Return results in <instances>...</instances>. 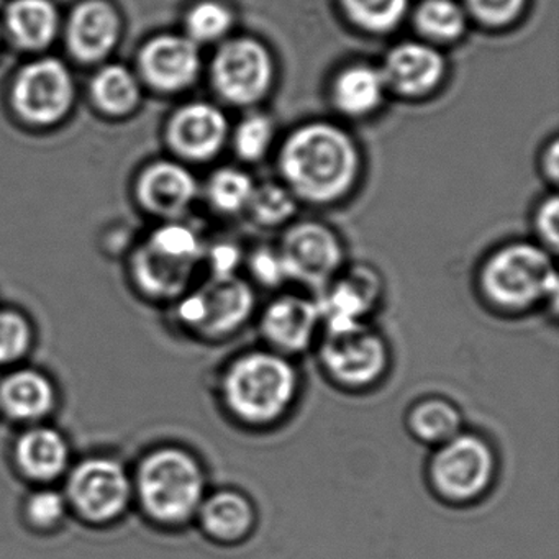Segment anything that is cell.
Listing matches in <instances>:
<instances>
[{
  "instance_id": "836d02e7",
  "label": "cell",
  "mask_w": 559,
  "mask_h": 559,
  "mask_svg": "<svg viewBox=\"0 0 559 559\" xmlns=\"http://www.w3.org/2000/svg\"><path fill=\"white\" fill-rule=\"evenodd\" d=\"M67 513V499L57 490L44 489L32 493L25 506L28 522L37 528H53Z\"/></svg>"
},
{
  "instance_id": "1f68e13d",
  "label": "cell",
  "mask_w": 559,
  "mask_h": 559,
  "mask_svg": "<svg viewBox=\"0 0 559 559\" xmlns=\"http://www.w3.org/2000/svg\"><path fill=\"white\" fill-rule=\"evenodd\" d=\"M34 340L31 323L14 310H0V365L19 361Z\"/></svg>"
},
{
  "instance_id": "e0dca14e",
  "label": "cell",
  "mask_w": 559,
  "mask_h": 559,
  "mask_svg": "<svg viewBox=\"0 0 559 559\" xmlns=\"http://www.w3.org/2000/svg\"><path fill=\"white\" fill-rule=\"evenodd\" d=\"M120 37V19L106 0H84L74 9L67 27V44L84 63L104 60Z\"/></svg>"
},
{
  "instance_id": "4316f807",
  "label": "cell",
  "mask_w": 559,
  "mask_h": 559,
  "mask_svg": "<svg viewBox=\"0 0 559 559\" xmlns=\"http://www.w3.org/2000/svg\"><path fill=\"white\" fill-rule=\"evenodd\" d=\"M415 22L418 31L431 40H457L466 31V15L453 0H425Z\"/></svg>"
},
{
  "instance_id": "f1b7e54d",
  "label": "cell",
  "mask_w": 559,
  "mask_h": 559,
  "mask_svg": "<svg viewBox=\"0 0 559 559\" xmlns=\"http://www.w3.org/2000/svg\"><path fill=\"white\" fill-rule=\"evenodd\" d=\"M254 186L245 173L224 168L209 181V201L222 214H237L248 207Z\"/></svg>"
},
{
  "instance_id": "f35d334b",
  "label": "cell",
  "mask_w": 559,
  "mask_h": 559,
  "mask_svg": "<svg viewBox=\"0 0 559 559\" xmlns=\"http://www.w3.org/2000/svg\"><path fill=\"white\" fill-rule=\"evenodd\" d=\"M545 171L551 181H558L559 176V146L552 142L545 155Z\"/></svg>"
},
{
  "instance_id": "74e56055",
  "label": "cell",
  "mask_w": 559,
  "mask_h": 559,
  "mask_svg": "<svg viewBox=\"0 0 559 559\" xmlns=\"http://www.w3.org/2000/svg\"><path fill=\"white\" fill-rule=\"evenodd\" d=\"M241 261V253L234 245H217L212 248L209 254V263L212 267V276H227V274H235L238 264Z\"/></svg>"
},
{
  "instance_id": "603a6c76",
  "label": "cell",
  "mask_w": 559,
  "mask_h": 559,
  "mask_svg": "<svg viewBox=\"0 0 559 559\" xmlns=\"http://www.w3.org/2000/svg\"><path fill=\"white\" fill-rule=\"evenodd\" d=\"M5 25L19 47L44 50L57 37L60 15L51 0H14L5 11Z\"/></svg>"
},
{
  "instance_id": "4fadbf2b",
  "label": "cell",
  "mask_w": 559,
  "mask_h": 559,
  "mask_svg": "<svg viewBox=\"0 0 559 559\" xmlns=\"http://www.w3.org/2000/svg\"><path fill=\"white\" fill-rule=\"evenodd\" d=\"M322 325L319 302L300 294H281L260 313V333L267 348L289 358L307 352Z\"/></svg>"
},
{
  "instance_id": "6da1fadb",
  "label": "cell",
  "mask_w": 559,
  "mask_h": 559,
  "mask_svg": "<svg viewBox=\"0 0 559 559\" xmlns=\"http://www.w3.org/2000/svg\"><path fill=\"white\" fill-rule=\"evenodd\" d=\"M299 392L300 376L293 358L270 348L240 353L222 372V404L245 427L280 424L293 411Z\"/></svg>"
},
{
  "instance_id": "9a60e30c",
  "label": "cell",
  "mask_w": 559,
  "mask_h": 559,
  "mask_svg": "<svg viewBox=\"0 0 559 559\" xmlns=\"http://www.w3.org/2000/svg\"><path fill=\"white\" fill-rule=\"evenodd\" d=\"M140 70L155 90L163 93L186 90L201 71L198 44L179 35L153 38L140 53Z\"/></svg>"
},
{
  "instance_id": "5b68a950",
  "label": "cell",
  "mask_w": 559,
  "mask_h": 559,
  "mask_svg": "<svg viewBox=\"0 0 559 559\" xmlns=\"http://www.w3.org/2000/svg\"><path fill=\"white\" fill-rule=\"evenodd\" d=\"M497 476V454L483 435L461 431L433 448L427 464L428 486L438 499L466 506L483 499Z\"/></svg>"
},
{
  "instance_id": "e575fe53",
  "label": "cell",
  "mask_w": 559,
  "mask_h": 559,
  "mask_svg": "<svg viewBox=\"0 0 559 559\" xmlns=\"http://www.w3.org/2000/svg\"><path fill=\"white\" fill-rule=\"evenodd\" d=\"M471 14L487 27H506L522 14L525 0H466Z\"/></svg>"
},
{
  "instance_id": "d6a6232c",
  "label": "cell",
  "mask_w": 559,
  "mask_h": 559,
  "mask_svg": "<svg viewBox=\"0 0 559 559\" xmlns=\"http://www.w3.org/2000/svg\"><path fill=\"white\" fill-rule=\"evenodd\" d=\"M273 140V122L266 116L254 114L238 126L235 132V148L247 162L263 158Z\"/></svg>"
},
{
  "instance_id": "277c9868",
  "label": "cell",
  "mask_w": 559,
  "mask_h": 559,
  "mask_svg": "<svg viewBox=\"0 0 559 559\" xmlns=\"http://www.w3.org/2000/svg\"><path fill=\"white\" fill-rule=\"evenodd\" d=\"M205 471L188 450L158 448L140 464L136 492L150 519L176 526L198 515L205 499Z\"/></svg>"
},
{
  "instance_id": "3957f363",
  "label": "cell",
  "mask_w": 559,
  "mask_h": 559,
  "mask_svg": "<svg viewBox=\"0 0 559 559\" xmlns=\"http://www.w3.org/2000/svg\"><path fill=\"white\" fill-rule=\"evenodd\" d=\"M558 287L552 254L526 241L497 248L477 271L480 299L503 316H522L546 304L556 309Z\"/></svg>"
},
{
  "instance_id": "484cf974",
  "label": "cell",
  "mask_w": 559,
  "mask_h": 559,
  "mask_svg": "<svg viewBox=\"0 0 559 559\" xmlns=\"http://www.w3.org/2000/svg\"><path fill=\"white\" fill-rule=\"evenodd\" d=\"M94 103L109 116H127L140 100L135 76L122 64L104 67L91 84Z\"/></svg>"
},
{
  "instance_id": "7c38bea8",
  "label": "cell",
  "mask_w": 559,
  "mask_h": 559,
  "mask_svg": "<svg viewBox=\"0 0 559 559\" xmlns=\"http://www.w3.org/2000/svg\"><path fill=\"white\" fill-rule=\"evenodd\" d=\"M12 100L22 119L35 126H51L70 112L74 83L70 70L55 58L27 64L15 78Z\"/></svg>"
},
{
  "instance_id": "5bb4252c",
  "label": "cell",
  "mask_w": 559,
  "mask_h": 559,
  "mask_svg": "<svg viewBox=\"0 0 559 559\" xmlns=\"http://www.w3.org/2000/svg\"><path fill=\"white\" fill-rule=\"evenodd\" d=\"M381 297L382 280L378 271L366 264L343 267L317 299L322 312V329L366 322Z\"/></svg>"
},
{
  "instance_id": "9c48e42d",
  "label": "cell",
  "mask_w": 559,
  "mask_h": 559,
  "mask_svg": "<svg viewBox=\"0 0 559 559\" xmlns=\"http://www.w3.org/2000/svg\"><path fill=\"white\" fill-rule=\"evenodd\" d=\"M287 281L322 293L345 267L338 235L319 222H300L287 228L277 248Z\"/></svg>"
},
{
  "instance_id": "8992f818",
  "label": "cell",
  "mask_w": 559,
  "mask_h": 559,
  "mask_svg": "<svg viewBox=\"0 0 559 559\" xmlns=\"http://www.w3.org/2000/svg\"><path fill=\"white\" fill-rule=\"evenodd\" d=\"M204 258L201 238L182 224L159 227L136 251L132 270L136 286L155 299L185 296Z\"/></svg>"
},
{
  "instance_id": "52a82bcc",
  "label": "cell",
  "mask_w": 559,
  "mask_h": 559,
  "mask_svg": "<svg viewBox=\"0 0 559 559\" xmlns=\"http://www.w3.org/2000/svg\"><path fill=\"white\" fill-rule=\"evenodd\" d=\"M326 378L346 391L374 388L388 374L391 349L368 322L326 326L319 349Z\"/></svg>"
},
{
  "instance_id": "30bf717a",
  "label": "cell",
  "mask_w": 559,
  "mask_h": 559,
  "mask_svg": "<svg viewBox=\"0 0 559 559\" xmlns=\"http://www.w3.org/2000/svg\"><path fill=\"white\" fill-rule=\"evenodd\" d=\"M132 496L127 471L110 457H90L74 467L67 499L78 515L91 523H107L122 515Z\"/></svg>"
},
{
  "instance_id": "ffe728a7",
  "label": "cell",
  "mask_w": 559,
  "mask_h": 559,
  "mask_svg": "<svg viewBox=\"0 0 559 559\" xmlns=\"http://www.w3.org/2000/svg\"><path fill=\"white\" fill-rule=\"evenodd\" d=\"M202 532L221 545H240L257 528V507L247 493L222 489L205 496L198 512Z\"/></svg>"
},
{
  "instance_id": "ba28073f",
  "label": "cell",
  "mask_w": 559,
  "mask_h": 559,
  "mask_svg": "<svg viewBox=\"0 0 559 559\" xmlns=\"http://www.w3.org/2000/svg\"><path fill=\"white\" fill-rule=\"evenodd\" d=\"M257 310L253 286L237 274L211 276L182 296L178 317L198 335L222 340L243 329Z\"/></svg>"
},
{
  "instance_id": "d4e9b609",
  "label": "cell",
  "mask_w": 559,
  "mask_h": 559,
  "mask_svg": "<svg viewBox=\"0 0 559 559\" xmlns=\"http://www.w3.org/2000/svg\"><path fill=\"white\" fill-rule=\"evenodd\" d=\"M405 424L415 440L437 448L463 431V415L447 399L425 397L412 405Z\"/></svg>"
},
{
  "instance_id": "d590c367",
  "label": "cell",
  "mask_w": 559,
  "mask_h": 559,
  "mask_svg": "<svg viewBox=\"0 0 559 559\" xmlns=\"http://www.w3.org/2000/svg\"><path fill=\"white\" fill-rule=\"evenodd\" d=\"M248 270L261 286L277 287L287 281L280 253L271 248H260L254 251L248 260Z\"/></svg>"
},
{
  "instance_id": "44dd1931",
  "label": "cell",
  "mask_w": 559,
  "mask_h": 559,
  "mask_svg": "<svg viewBox=\"0 0 559 559\" xmlns=\"http://www.w3.org/2000/svg\"><path fill=\"white\" fill-rule=\"evenodd\" d=\"M55 402L50 379L34 369H19L0 382V411L14 420H40L53 411Z\"/></svg>"
},
{
  "instance_id": "4dcf8cb0",
  "label": "cell",
  "mask_w": 559,
  "mask_h": 559,
  "mask_svg": "<svg viewBox=\"0 0 559 559\" xmlns=\"http://www.w3.org/2000/svg\"><path fill=\"white\" fill-rule=\"evenodd\" d=\"M234 24L231 12L221 2L204 0L189 11L186 28L192 41H215L225 37Z\"/></svg>"
},
{
  "instance_id": "7a4b0ae2",
  "label": "cell",
  "mask_w": 559,
  "mask_h": 559,
  "mask_svg": "<svg viewBox=\"0 0 559 559\" xmlns=\"http://www.w3.org/2000/svg\"><path fill=\"white\" fill-rule=\"evenodd\" d=\"M281 171L294 194L326 204L355 185L359 153L348 133L332 123H310L294 132L281 152Z\"/></svg>"
},
{
  "instance_id": "d6986e66",
  "label": "cell",
  "mask_w": 559,
  "mask_h": 559,
  "mask_svg": "<svg viewBox=\"0 0 559 559\" xmlns=\"http://www.w3.org/2000/svg\"><path fill=\"white\" fill-rule=\"evenodd\" d=\"M198 194V182L178 163L158 162L140 175L136 195L140 204L162 217L175 218L185 214Z\"/></svg>"
},
{
  "instance_id": "7402d4cb",
  "label": "cell",
  "mask_w": 559,
  "mask_h": 559,
  "mask_svg": "<svg viewBox=\"0 0 559 559\" xmlns=\"http://www.w3.org/2000/svg\"><path fill=\"white\" fill-rule=\"evenodd\" d=\"M15 461L24 476L38 483L57 479L70 463V448L60 431L35 427L25 431L15 444Z\"/></svg>"
},
{
  "instance_id": "f546056e",
  "label": "cell",
  "mask_w": 559,
  "mask_h": 559,
  "mask_svg": "<svg viewBox=\"0 0 559 559\" xmlns=\"http://www.w3.org/2000/svg\"><path fill=\"white\" fill-rule=\"evenodd\" d=\"M247 209L257 224L277 227L293 217L296 212V201L290 192L281 186L263 185L254 188Z\"/></svg>"
},
{
  "instance_id": "cb8c5ba5",
  "label": "cell",
  "mask_w": 559,
  "mask_h": 559,
  "mask_svg": "<svg viewBox=\"0 0 559 559\" xmlns=\"http://www.w3.org/2000/svg\"><path fill=\"white\" fill-rule=\"evenodd\" d=\"M385 81L381 70L356 64L338 74L333 84V103L346 116L361 117L374 112L384 96Z\"/></svg>"
},
{
  "instance_id": "8d00e7d4",
  "label": "cell",
  "mask_w": 559,
  "mask_h": 559,
  "mask_svg": "<svg viewBox=\"0 0 559 559\" xmlns=\"http://www.w3.org/2000/svg\"><path fill=\"white\" fill-rule=\"evenodd\" d=\"M559 202L556 195L539 205L536 212L535 228L542 245L549 253L555 254L559 245Z\"/></svg>"
},
{
  "instance_id": "8fae6325",
  "label": "cell",
  "mask_w": 559,
  "mask_h": 559,
  "mask_svg": "<svg viewBox=\"0 0 559 559\" xmlns=\"http://www.w3.org/2000/svg\"><path fill=\"white\" fill-rule=\"evenodd\" d=\"M215 91L234 106H250L263 99L273 83L270 51L253 38L227 41L212 63Z\"/></svg>"
},
{
  "instance_id": "83f0119b",
  "label": "cell",
  "mask_w": 559,
  "mask_h": 559,
  "mask_svg": "<svg viewBox=\"0 0 559 559\" xmlns=\"http://www.w3.org/2000/svg\"><path fill=\"white\" fill-rule=\"evenodd\" d=\"M348 17L368 32H389L397 27L407 12L408 0H342Z\"/></svg>"
},
{
  "instance_id": "ac0fdd59",
  "label": "cell",
  "mask_w": 559,
  "mask_h": 559,
  "mask_svg": "<svg viewBox=\"0 0 559 559\" xmlns=\"http://www.w3.org/2000/svg\"><path fill=\"white\" fill-rule=\"evenodd\" d=\"M381 71L385 86H391L395 93L408 97L424 96L443 80L444 60L435 48L408 41L388 55Z\"/></svg>"
},
{
  "instance_id": "2e32d148",
  "label": "cell",
  "mask_w": 559,
  "mask_h": 559,
  "mask_svg": "<svg viewBox=\"0 0 559 559\" xmlns=\"http://www.w3.org/2000/svg\"><path fill=\"white\" fill-rule=\"evenodd\" d=\"M227 133L224 114L205 103L182 107L173 116L168 127V140L175 152L195 162L212 158L221 152Z\"/></svg>"
}]
</instances>
